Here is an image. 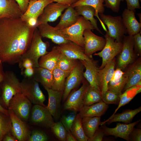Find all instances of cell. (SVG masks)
Here are the masks:
<instances>
[{
    "instance_id": "1",
    "label": "cell",
    "mask_w": 141,
    "mask_h": 141,
    "mask_svg": "<svg viewBox=\"0 0 141 141\" xmlns=\"http://www.w3.org/2000/svg\"><path fill=\"white\" fill-rule=\"evenodd\" d=\"M36 27L20 17L0 19V59L10 64L19 63L29 48Z\"/></svg>"
},
{
    "instance_id": "2",
    "label": "cell",
    "mask_w": 141,
    "mask_h": 141,
    "mask_svg": "<svg viewBox=\"0 0 141 141\" xmlns=\"http://www.w3.org/2000/svg\"><path fill=\"white\" fill-rule=\"evenodd\" d=\"M42 37L38 28L36 27L30 45L22 56L20 62L28 58L32 62L34 68L39 67V59L48 52L47 49L50 45L49 42L48 41L44 42Z\"/></svg>"
},
{
    "instance_id": "3",
    "label": "cell",
    "mask_w": 141,
    "mask_h": 141,
    "mask_svg": "<svg viewBox=\"0 0 141 141\" xmlns=\"http://www.w3.org/2000/svg\"><path fill=\"white\" fill-rule=\"evenodd\" d=\"M1 84L2 103L8 109L9 102L16 94L21 93L20 82L15 74L12 71L5 73V77Z\"/></svg>"
},
{
    "instance_id": "4",
    "label": "cell",
    "mask_w": 141,
    "mask_h": 141,
    "mask_svg": "<svg viewBox=\"0 0 141 141\" xmlns=\"http://www.w3.org/2000/svg\"><path fill=\"white\" fill-rule=\"evenodd\" d=\"M94 29L95 27L90 21L81 16L74 24L62 30L68 36V40L84 48V31L86 29L91 30Z\"/></svg>"
},
{
    "instance_id": "5",
    "label": "cell",
    "mask_w": 141,
    "mask_h": 141,
    "mask_svg": "<svg viewBox=\"0 0 141 141\" xmlns=\"http://www.w3.org/2000/svg\"><path fill=\"white\" fill-rule=\"evenodd\" d=\"M21 93L34 104L45 106L44 102L45 96L40 89L38 82L32 77L25 78L20 82Z\"/></svg>"
},
{
    "instance_id": "6",
    "label": "cell",
    "mask_w": 141,
    "mask_h": 141,
    "mask_svg": "<svg viewBox=\"0 0 141 141\" xmlns=\"http://www.w3.org/2000/svg\"><path fill=\"white\" fill-rule=\"evenodd\" d=\"M99 14L101 20L108 27V30L107 32L108 35L117 42H122L125 34L127 33L122 17L103 13Z\"/></svg>"
},
{
    "instance_id": "7",
    "label": "cell",
    "mask_w": 141,
    "mask_h": 141,
    "mask_svg": "<svg viewBox=\"0 0 141 141\" xmlns=\"http://www.w3.org/2000/svg\"><path fill=\"white\" fill-rule=\"evenodd\" d=\"M122 42V50L118 54L116 64L117 68H119L123 71L137 59L136 58L137 56L134 49L133 36L125 35Z\"/></svg>"
},
{
    "instance_id": "8",
    "label": "cell",
    "mask_w": 141,
    "mask_h": 141,
    "mask_svg": "<svg viewBox=\"0 0 141 141\" xmlns=\"http://www.w3.org/2000/svg\"><path fill=\"white\" fill-rule=\"evenodd\" d=\"M104 37L106 42L104 48L100 52L94 54L102 58V63L99 67L100 69L121 52L123 46L122 42H117L110 37L107 32Z\"/></svg>"
},
{
    "instance_id": "9",
    "label": "cell",
    "mask_w": 141,
    "mask_h": 141,
    "mask_svg": "<svg viewBox=\"0 0 141 141\" xmlns=\"http://www.w3.org/2000/svg\"><path fill=\"white\" fill-rule=\"evenodd\" d=\"M32 103L22 93L14 95L10 100L8 109L12 110L24 121L29 119L31 109Z\"/></svg>"
},
{
    "instance_id": "10",
    "label": "cell",
    "mask_w": 141,
    "mask_h": 141,
    "mask_svg": "<svg viewBox=\"0 0 141 141\" xmlns=\"http://www.w3.org/2000/svg\"><path fill=\"white\" fill-rule=\"evenodd\" d=\"M29 119L32 125L47 128H50L55 122L46 106L38 104H34L33 106Z\"/></svg>"
},
{
    "instance_id": "11",
    "label": "cell",
    "mask_w": 141,
    "mask_h": 141,
    "mask_svg": "<svg viewBox=\"0 0 141 141\" xmlns=\"http://www.w3.org/2000/svg\"><path fill=\"white\" fill-rule=\"evenodd\" d=\"M53 2V0L30 1L26 11L20 17L23 21L35 27L38 18L45 7Z\"/></svg>"
},
{
    "instance_id": "12",
    "label": "cell",
    "mask_w": 141,
    "mask_h": 141,
    "mask_svg": "<svg viewBox=\"0 0 141 141\" xmlns=\"http://www.w3.org/2000/svg\"><path fill=\"white\" fill-rule=\"evenodd\" d=\"M83 36L84 53L91 58L94 53L102 50L105 45L106 41L105 38L97 35L91 30H85Z\"/></svg>"
},
{
    "instance_id": "13",
    "label": "cell",
    "mask_w": 141,
    "mask_h": 141,
    "mask_svg": "<svg viewBox=\"0 0 141 141\" xmlns=\"http://www.w3.org/2000/svg\"><path fill=\"white\" fill-rule=\"evenodd\" d=\"M85 67L79 60L75 67L71 71L65 81L62 99L64 101L71 91L84 81Z\"/></svg>"
},
{
    "instance_id": "14",
    "label": "cell",
    "mask_w": 141,
    "mask_h": 141,
    "mask_svg": "<svg viewBox=\"0 0 141 141\" xmlns=\"http://www.w3.org/2000/svg\"><path fill=\"white\" fill-rule=\"evenodd\" d=\"M69 6L54 2L49 4L38 18L35 27L41 24L55 21L60 16L62 11Z\"/></svg>"
},
{
    "instance_id": "15",
    "label": "cell",
    "mask_w": 141,
    "mask_h": 141,
    "mask_svg": "<svg viewBox=\"0 0 141 141\" xmlns=\"http://www.w3.org/2000/svg\"><path fill=\"white\" fill-rule=\"evenodd\" d=\"M84 81L82 85L79 89L74 90L68 95L64 104V110L79 111L84 106V95L89 85L86 81Z\"/></svg>"
},
{
    "instance_id": "16",
    "label": "cell",
    "mask_w": 141,
    "mask_h": 141,
    "mask_svg": "<svg viewBox=\"0 0 141 141\" xmlns=\"http://www.w3.org/2000/svg\"><path fill=\"white\" fill-rule=\"evenodd\" d=\"M37 27L42 37L50 39L55 44L60 45L70 41L67 39L68 36L62 30L50 26L48 23L41 24Z\"/></svg>"
},
{
    "instance_id": "17",
    "label": "cell",
    "mask_w": 141,
    "mask_h": 141,
    "mask_svg": "<svg viewBox=\"0 0 141 141\" xmlns=\"http://www.w3.org/2000/svg\"><path fill=\"white\" fill-rule=\"evenodd\" d=\"M8 110L11 122L12 133L18 141H28L30 132L28 126L12 110Z\"/></svg>"
},
{
    "instance_id": "18",
    "label": "cell",
    "mask_w": 141,
    "mask_h": 141,
    "mask_svg": "<svg viewBox=\"0 0 141 141\" xmlns=\"http://www.w3.org/2000/svg\"><path fill=\"white\" fill-rule=\"evenodd\" d=\"M126 68L124 73L128 78V80L123 90L124 91L137 85H141V57H140L137 59Z\"/></svg>"
},
{
    "instance_id": "19",
    "label": "cell",
    "mask_w": 141,
    "mask_h": 141,
    "mask_svg": "<svg viewBox=\"0 0 141 141\" xmlns=\"http://www.w3.org/2000/svg\"><path fill=\"white\" fill-rule=\"evenodd\" d=\"M140 120L139 119L133 123L128 124L118 123L116 124L115 127L111 128L102 125L101 128L104 131L105 135L113 136L129 141H130L129 135L131 132Z\"/></svg>"
},
{
    "instance_id": "20",
    "label": "cell",
    "mask_w": 141,
    "mask_h": 141,
    "mask_svg": "<svg viewBox=\"0 0 141 141\" xmlns=\"http://www.w3.org/2000/svg\"><path fill=\"white\" fill-rule=\"evenodd\" d=\"M58 46L61 52L69 58L79 60H92L85 54L83 47L73 42L70 41Z\"/></svg>"
},
{
    "instance_id": "21",
    "label": "cell",
    "mask_w": 141,
    "mask_h": 141,
    "mask_svg": "<svg viewBox=\"0 0 141 141\" xmlns=\"http://www.w3.org/2000/svg\"><path fill=\"white\" fill-rule=\"evenodd\" d=\"M85 68V70L83 73V76L91 86L100 89L98 76L100 70L98 66V62L92 60H79Z\"/></svg>"
},
{
    "instance_id": "22",
    "label": "cell",
    "mask_w": 141,
    "mask_h": 141,
    "mask_svg": "<svg viewBox=\"0 0 141 141\" xmlns=\"http://www.w3.org/2000/svg\"><path fill=\"white\" fill-rule=\"evenodd\" d=\"M23 14L15 0H0V19L20 17Z\"/></svg>"
},
{
    "instance_id": "23",
    "label": "cell",
    "mask_w": 141,
    "mask_h": 141,
    "mask_svg": "<svg viewBox=\"0 0 141 141\" xmlns=\"http://www.w3.org/2000/svg\"><path fill=\"white\" fill-rule=\"evenodd\" d=\"M48 96V102L46 106L52 116L58 119L61 115V103L63 91L59 92L51 89L45 88Z\"/></svg>"
},
{
    "instance_id": "24",
    "label": "cell",
    "mask_w": 141,
    "mask_h": 141,
    "mask_svg": "<svg viewBox=\"0 0 141 141\" xmlns=\"http://www.w3.org/2000/svg\"><path fill=\"white\" fill-rule=\"evenodd\" d=\"M121 17L128 35L133 36L140 32L141 23L138 22L137 19L135 12L127 8L125 9Z\"/></svg>"
},
{
    "instance_id": "25",
    "label": "cell",
    "mask_w": 141,
    "mask_h": 141,
    "mask_svg": "<svg viewBox=\"0 0 141 141\" xmlns=\"http://www.w3.org/2000/svg\"><path fill=\"white\" fill-rule=\"evenodd\" d=\"M116 64L115 57L109 61L103 68L100 70L98 79L102 95L107 90L108 84L112 78Z\"/></svg>"
},
{
    "instance_id": "26",
    "label": "cell",
    "mask_w": 141,
    "mask_h": 141,
    "mask_svg": "<svg viewBox=\"0 0 141 141\" xmlns=\"http://www.w3.org/2000/svg\"><path fill=\"white\" fill-rule=\"evenodd\" d=\"M61 54L58 46L53 47L50 52L40 58L39 61V67L46 68L52 72L57 66Z\"/></svg>"
},
{
    "instance_id": "27",
    "label": "cell",
    "mask_w": 141,
    "mask_h": 141,
    "mask_svg": "<svg viewBox=\"0 0 141 141\" xmlns=\"http://www.w3.org/2000/svg\"><path fill=\"white\" fill-rule=\"evenodd\" d=\"M109 107L103 101L90 105H84L79 111L82 118L85 117H101L103 115Z\"/></svg>"
},
{
    "instance_id": "28",
    "label": "cell",
    "mask_w": 141,
    "mask_h": 141,
    "mask_svg": "<svg viewBox=\"0 0 141 141\" xmlns=\"http://www.w3.org/2000/svg\"><path fill=\"white\" fill-rule=\"evenodd\" d=\"M80 16L74 8L69 6L60 16V21L55 27L61 30L68 27L77 22Z\"/></svg>"
},
{
    "instance_id": "29",
    "label": "cell",
    "mask_w": 141,
    "mask_h": 141,
    "mask_svg": "<svg viewBox=\"0 0 141 141\" xmlns=\"http://www.w3.org/2000/svg\"><path fill=\"white\" fill-rule=\"evenodd\" d=\"M34 73L32 78L40 83L44 88L51 89L53 82L52 73L45 68L39 67L34 68Z\"/></svg>"
},
{
    "instance_id": "30",
    "label": "cell",
    "mask_w": 141,
    "mask_h": 141,
    "mask_svg": "<svg viewBox=\"0 0 141 141\" xmlns=\"http://www.w3.org/2000/svg\"><path fill=\"white\" fill-rule=\"evenodd\" d=\"M141 111V107L134 110L128 109L120 113L111 116L106 121L101 122L100 125H103L106 122L110 124L113 122H122L125 124L130 123L134 116Z\"/></svg>"
},
{
    "instance_id": "31",
    "label": "cell",
    "mask_w": 141,
    "mask_h": 141,
    "mask_svg": "<svg viewBox=\"0 0 141 141\" xmlns=\"http://www.w3.org/2000/svg\"><path fill=\"white\" fill-rule=\"evenodd\" d=\"M81 121L84 133L89 139H90L93 136L100 125L101 117H84L82 118Z\"/></svg>"
},
{
    "instance_id": "32",
    "label": "cell",
    "mask_w": 141,
    "mask_h": 141,
    "mask_svg": "<svg viewBox=\"0 0 141 141\" xmlns=\"http://www.w3.org/2000/svg\"><path fill=\"white\" fill-rule=\"evenodd\" d=\"M70 71H64L56 67L52 71L53 82L51 89L59 92L63 91L66 79Z\"/></svg>"
},
{
    "instance_id": "33",
    "label": "cell",
    "mask_w": 141,
    "mask_h": 141,
    "mask_svg": "<svg viewBox=\"0 0 141 141\" xmlns=\"http://www.w3.org/2000/svg\"><path fill=\"white\" fill-rule=\"evenodd\" d=\"M102 101V93L100 89L91 86L89 84L84 95V105H90Z\"/></svg>"
},
{
    "instance_id": "34",
    "label": "cell",
    "mask_w": 141,
    "mask_h": 141,
    "mask_svg": "<svg viewBox=\"0 0 141 141\" xmlns=\"http://www.w3.org/2000/svg\"><path fill=\"white\" fill-rule=\"evenodd\" d=\"M74 8L79 15H82L86 19L90 21L95 27V29L103 34L98 27L97 20L94 17L95 10L93 7L87 5H83L77 6Z\"/></svg>"
},
{
    "instance_id": "35",
    "label": "cell",
    "mask_w": 141,
    "mask_h": 141,
    "mask_svg": "<svg viewBox=\"0 0 141 141\" xmlns=\"http://www.w3.org/2000/svg\"><path fill=\"white\" fill-rule=\"evenodd\" d=\"M104 2V0H78L71 6L75 8L78 6L87 5L93 7L95 10V16L98 19L103 28H104L105 27L98 15V14L103 13L104 11L105 8L103 4Z\"/></svg>"
},
{
    "instance_id": "36",
    "label": "cell",
    "mask_w": 141,
    "mask_h": 141,
    "mask_svg": "<svg viewBox=\"0 0 141 141\" xmlns=\"http://www.w3.org/2000/svg\"><path fill=\"white\" fill-rule=\"evenodd\" d=\"M82 118L79 113L77 114L70 131L77 141H88L89 138L83 130Z\"/></svg>"
},
{
    "instance_id": "37",
    "label": "cell",
    "mask_w": 141,
    "mask_h": 141,
    "mask_svg": "<svg viewBox=\"0 0 141 141\" xmlns=\"http://www.w3.org/2000/svg\"><path fill=\"white\" fill-rule=\"evenodd\" d=\"M127 80L128 78L124 73L121 77L114 80H110L108 84L107 90L121 94Z\"/></svg>"
},
{
    "instance_id": "38",
    "label": "cell",
    "mask_w": 141,
    "mask_h": 141,
    "mask_svg": "<svg viewBox=\"0 0 141 141\" xmlns=\"http://www.w3.org/2000/svg\"><path fill=\"white\" fill-rule=\"evenodd\" d=\"M11 122L9 115L0 112V141L5 135L11 132Z\"/></svg>"
},
{
    "instance_id": "39",
    "label": "cell",
    "mask_w": 141,
    "mask_h": 141,
    "mask_svg": "<svg viewBox=\"0 0 141 141\" xmlns=\"http://www.w3.org/2000/svg\"><path fill=\"white\" fill-rule=\"evenodd\" d=\"M79 60L69 58L61 52L57 66L64 71H71L76 66Z\"/></svg>"
},
{
    "instance_id": "40",
    "label": "cell",
    "mask_w": 141,
    "mask_h": 141,
    "mask_svg": "<svg viewBox=\"0 0 141 141\" xmlns=\"http://www.w3.org/2000/svg\"><path fill=\"white\" fill-rule=\"evenodd\" d=\"M50 128L53 133L59 140L66 141L67 131L60 121L54 122Z\"/></svg>"
},
{
    "instance_id": "41",
    "label": "cell",
    "mask_w": 141,
    "mask_h": 141,
    "mask_svg": "<svg viewBox=\"0 0 141 141\" xmlns=\"http://www.w3.org/2000/svg\"><path fill=\"white\" fill-rule=\"evenodd\" d=\"M121 94L107 90L102 95V101L108 105H118L120 99V95Z\"/></svg>"
},
{
    "instance_id": "42",
    "label": "cell",
    "mask_w": 141,
    "mask_h": 141,
    "mask_svg": "<svg viewBox=\"0 0 141 141\" xmlns=\"http://www.w3.org/2000/svg\"><path fill=\"white\" fill-rule=\"evenodd\" d=\"M70 111L68 113L62 116L60 120L67 131L70 130L77 114L76 111Z\"/></svg>"
},
{
    "instance_id": "43",
    "label": "cell",
    "mask_w": 141,
    "mask_h": 141,
    "mask_svg": "<svg viewBox=\"0 0 141 141\" xmlns=\"http://www.w3.org/2000/svg\"><path fill=\"white\" fill-rule=\"evenodd\" d=\"M48 139V136L44 132L37 129H34L30 132L28 141H46Z\"/></svg>"
},
{
    "instance_id": "44",
    "label": "cell",
    "mask_w": 141,
    "mask_h": 141,
    "mask_svg": "<svg viewBox=\"0 0 141 141\" xmlns=\"http://www.w3.org/2000/svg\"><path fill=\"white\" fill-rule=\"evenodd\" d=\"M124 0H104L105 4L104 5L113 11L117 13L120 10V2Z\"/></svg>"
},
{
    "instance_id": "45",
    "label": "cell",
    "mask_w": 141,
    "mask_h": 141,
    "mask_svg": "<svg viewBox=\"0 0 141 141\" xmlns=\"http://www.w3.org/2000/svg\"><path fill=\"white\" fill-rule=\"evenodd\" d=\"M134 38V49L138 56L141 55V32L133 36Z\"/></svg>"
},
{
    "instance_id": "46",
    "label": "cell",
    "mask_w": 141,
    "mask_h": 141,
    "mask_svg": "<svg viewBox=\"0 0 141 141\" xmlns=\"http://www.w3.org/2000/svg\"><path fill=\"white\" fill-rule=\"evenodd\" d=\"M127 91V90L125 91L124 93H122L120 95V99L118 107L111 116L115 114L118 110L121 107L128 103L134 97H129L128 96Z\"/></svg>"
},
{
    "instance_id": "47",
    "label": "cell",
    "mask_w": 141,
    "mask_h": 141,
    "mask_svg": "<svg viewBox=\"0 0 141 141\" xmlns=\"http://www.w3.org/2000/svg\"><path fill=\"white\" fill-rule=\"evenodd\" d=\"M129 138L130 141H141V129L136 128L134 127L129 135Z\"/></svg>"
},
{
    "instance_id": "48",
    "label": "cell",
    "mask_w": 141,
    "mask_h": 141,
    "mask_svg": "<svg viewBox=\"0 0 141 141\" xmlns=\"http://www.w3.org/2000/svg\"><path fill=\"white\" fill-rule=\"evenodd\" d=\"M127 5V9L135 12L136 9H140L141 7L139 0H126Z\"/></svg>"
},
{
    "instance_id": "49",
    "label": "cell",
    "mask_w": 141,
    "mask_h": 141,
    "mask_svg": "<svg viewBox=\"0 0 141 141\" xmlns=\"http://www.w3.org/2000/svg\"><path fill=\"white\" fill-rule=\"evenodd\" d=\"M104 135V132L102 128H98L93 136L89 139L88 141H102Z\"/></svg>"
},
{
    "instance_id": "50",
    "label": "cell",
    "mask_w": 141,
    "mask_h": 141,
    "mask_svg": "<svg viewBox=\"0 0 141 141\" xmlns=\"http://www.w3.org/2000/svg\"><path fill=\"white\" fill-rule=\"evenodd\" d=\"M19 66L22 71L24 69L31 67H33V64L32 61L29 59L23 60L19 63Z\"/></svg>"
},
{
    "instance_id": "51",
    "label": "cell",
    "mask_w": 141,
    "mask_h": 141,
    "mask_svg": "<svg viewBox=\"0 0 141 141\" xmlns=\"http://www.w3.org/2000/svg\"><path fill=\"white\" fill-rule=\"evenodd\" d=\"M19 4L23 13L26 11L28 5L29 0H15Z\"/></svg>"
},
{
    "instance_id": "52",
    "label": "cell",
    "mask_w": 141,
    "mask_h": 141,
    "mask_svg": "<svg viewBox=\"0 0 141 141\" xmlns=\"http://www.w3.org/2000/svg\"><path fill=\"white\" fill-rule=\"evenodd\" d=\"M34 73V69L33 67L25 68L22 71L21 73L25 78H31L32 77Z\"/></svg>"
},
{
    "instance_id": "53",
    "label": "cell",
    "mask_w": 141,
    "mask_h": 141,
    "mask_svg": "<svg viewBox=\"0 0 141 141\" xmlns=\"http://www.w3.org/2000/svg\"><path fill=\"white\" fill-rule=\"evenodd\" d=\"M124 74V72L123 70L119 68H117L114 70L111 80H114L119 78L123 76Z\"/></svg>"
},
{
    "instance_id": "54",
    "label": "cell",
    "mask_w": 141,
    "mask_h": 141,
    "mask_svg": "<svg viewBox=\"0 0 141 141\" xmlns=\"http://www.w3.org/2000/svg\"><path fill=\"white\" fill-rule=\"evenodd\" d=\"M78 0H53L54 2H56L61 4L64 5H71L76 2Z\"/></svg>"
},
{
    "instance_id": "55",
    "label": "cell",
    "mask_w": 141,
    "mask_h": 141,
    "mask_svg": "<svg viewBox=\"0 0 141 141\" xmlns=\"http://www.w3.org/2000/svg\"><path fill=\"white\" fill-rule=\"evenodd\" d=\"M2 140L3 141H18L11 132L6 134L3 137Z\"/></svg>"
},
{
    "instance_id": "56",
    "label": "cell",
    "mask_w": 141,
    "mask_h": 141,
    "mask_svg": "<svg viewBox=\"0 0 141 141\" xmlns=\"http://www.w3.org/2000/svg\"><path fill=\"white\" fill-rule=\"evenodd\" d=\"M66 141H77L76 139L72 134L70 130L67 131Z\"/></svg>"
},
{
    "instance_id": "57",
    "label": "cell",
    "mask_w": 141,
    "mask_h": 141,
    "mask_svg": "<svg viewBox=\"0 0 141 141\" xmlns=\"http://www.w3.org/2000/svg\"><path fill=\"white\" fill-rule=\"evenodd\" d=\"M5 77V73L3 70L2 63L0 65V84L3 81Z\"/></svg>"
},
{
    "instance_id": "58",
    "label": "cell",
    "mask_w": 141,
    "mask_h": 141,
    "mask_svg": "<svg viewBox=\"0 0 141 141\" xmlns=\"http://www.w3.org/2000/svg\"><path fill=\"white\" fill-rule=\"evenodd\" d=\"M0 112L7 115H9L8 110L4 107L0 103Z\"/></svg>"
},
{
    "instance_id": "59",
    "label": "cell",
    "mask_w": 141,
    "mask_h": 141,
    "mask_svg": "<svg viewBox=\"0 0 141 141\" xmlns=\"http://www.w3.org/2000/svg\"><path fill=\"white\" fill-rule=\"evenodd\" d=\"M2 62L1 60V59H0V65L2 63Z\"/></svg>"
},
{
    "instance_id": "60",
    "label": "cell",
    "mask_w": 141,
    "mask_h": 141,
    "mask_svg": "<svg viewBox=\"0 0 141 141\" xmlns=\"http://www.w3.org/2000/svg\"><path fill=\"white\" fill-rule=\"evenodd\" d=\"M29 1H31V0H29Z\"/></svg>"
}]
</instances>
